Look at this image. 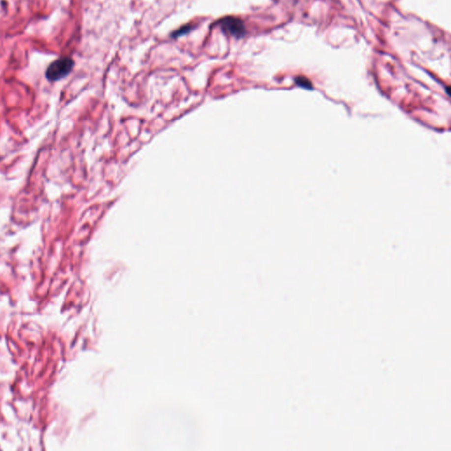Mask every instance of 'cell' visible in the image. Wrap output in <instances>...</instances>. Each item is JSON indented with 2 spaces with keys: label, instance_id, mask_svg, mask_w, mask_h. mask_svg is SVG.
<instances>
[{
  "label": "cell",
  "instance_id": "1",
  "mask_svg": "<svg viewBox=\"0 0 451 451\" xmlns=\"http://www.w3.org/2000/svg\"><path fill=\"white\" fill-rule=\"evenodd\" d=\"M74 62L70 58H61L47 68L46 78L51 81L62 80L72 72Z\"/></svg>",
  "mask_w": 451,
  "mask_h": 451
},
{
  "label": "cell",
  "instance_id": "4",
  "mask_svg": "<svg viewBox=\"0 0 451 451\" xmlns=\"http://www.w3.org/2000/svg\"><path fill=\"white\" fill-rule=\"evenodd\" d=\"M190 30V27H189V26H186L185 28H181V29H180V30H177V32H176V34H175L174 36H181L182 34L188 33Z\"/></svg>",
  "mask_w": 451,
  "mask_h": 451
},
{
  "label": "cell",
  "instance_id": "2",
  "mask_svg": "<svg viewBox=\"0 0 451 451\" xmlns=\"http://www.w3.org/2000/svg\"><path fill=\"white\" fill-rule=\"evenodd\" d=\"M219 24L224 33L236 37V38L243 37L246 33L244 23L238 18H224L219 21Z\"/></svg>",
  "mask_w": 451,
  "mask_h": 451
},
{
  "label": "cell",
  "instance_id": "3",
  "mask_svg": "<svg viewBox=\"0 0 451 451\" xmlns=\"http://www.w3.org/2000/svg\"><path fill=\"white\" fill-rule=\"evenodd\" d=\"M296 82L301 86V87H305V88H310L311 87V83L309 80L305 79V78H300V79H297L296 80Z\"/></svg>",
  "mask_w": 451,
  "mask_h": 451
}]
</instances>
